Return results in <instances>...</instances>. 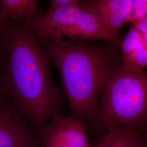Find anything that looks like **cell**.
<instances>
[{
	"mask_svg": "<svg viewBox=\"0 0 147 147\" xmlns=\"http://www.w3.org/2000/svg\"><path fill=\"white\" fill-rule=\"evenodd\" d=\"M99 121L106 126H124L144 131L147 125V74L122 64L110 69L100 94Z\"/></svg>",
	"mask_w": 147,
	"mask_h": 147,
	"instance_id": "3957f363",
	"label": "cell"
},
{
	"mask_svg": "<svg viewBox=\"0 0 147 147\" xmlns=\"http://www.w3.org/2000/svg\"><path fill=\"white\" fill-rule=\"evenodd\" d=\"M132 0H90L82 1L86 9L94 16L113 43L121 47L122 26L130 22Z\"/></svg>",
	"mask_w": 147,
	"mask_h": 147,
	"instance_id": "5b68a950",
	"label": "cell"
},
{
	"mask_svg": "<svg viewBox=\"0 0 147 147\" xmlns=\"http://www.w3.org/2000/svg\"><path fill=\"white\" fill-rule=\"evenodd\" d=\"M79 0H51L47 11H53L70 5H77L80 3Z\"/></svg>",
	"mask_w": 147,
	"mask_h": 147,
	"instance_id": "7c38bea8",
	"label": "cell"
},
{
	"mask_svg": "<svg viewBox=\"0 0 147 147\" xmlns=\"http://www.w3.org/2000/svg\"><path fill=\"white\" fill-rule=\"evenodd\" d=\"M22 25L39 39L53 42H88L104 40L113 42L94 16L86 11L82 1L43 14L38 13Z\"/></svg>",
	"mask_w": 147,
	"mask_h": 147,
	"instance_id": "277c9868",
	"label": "cell"
},
{
	"mask_svg": "<svg viewBox=\"0 0 147 147\" xmlns=\"http://www.w3.org/2000/svg\"><path fill=\"white\" fill-rule=\"evenodd\" d=\"M147 0H132L130 22L132 24L147 18Z\"/></svg>",
	"mask_w": 147,
	"mask_h": 147,
	"instance_id": "8fae6325",
	"label": "cell"
},
{
	"mask_svg": "<svg viewBox=\"0 0 147 147\" xmlns=\"http://www.w3.org/2000/svg\"><path fill=\"white\" fill-rule=\"evenodd\" d=\"M107 130L97 147H147L144 131L124 126H109Z\"/></svg>",
	"mask_w": 147,
	"mask_h": 147,
	"instance_id": "ba28073f",
	"label": "cell"
},
{
	"mask_svg": "<svg viewBox=\"0 0 147 147\" xmlns=\"http://www.w3.org/2000/svg\"><path fill=\"white\" fill-rule=\"evenodd\" d=\"M147 18H146L142 20H140L132 24L131 25L132 26L134 27L140 34H141L143 38L146 40L147 39Z\"/></svg>",
	"mask_w": 147,
	"mask_h": 147,
	"instance_id": "5bb4252c",
	"label": "cell"
},
{
	"mask_svg": "<svg viewBox=\"0 0 147 147\" xmlns=\"http://www.w3.org/2000/svg\"><path fill=\"white\" fill-rule=\"evenodd\" d=\"M40 133L44 147H90L82 121L73 117L53 118Z\"/></svg>",
	"mask_w": 147,
	"mask_h": 147,
	"instance_id": "8992f818",
	"label": "cell"
},
{
	"mask_svg": "<svg viewBox=\"0 0 147 147\" xmlns=\"http://www.w3.org/2000/svg\"><path fill=\"white\" fill-rule=\"evenodd\" d=\"M38 14L34 0H0V24L8 20H26Z\"/></svg>",
	"mask_w": 147,
	"mask_h": 147,
	"instance_id": "9c48e42d",
	"label": "cell"
},
{
	"mask_svg": "<svg viewBox=\"0 0 147 147\" xmlns=\"http://www.w3.org/2000/svg\"><path fill=\"white\" fill-rule=\"evenodd\" d=\"M6 54L2 71L8 96L24 119L38 129L62 116V92L50 69L47 48L21 21L8 20L0 24Z\"/></svg>",
	"mask_w": 147,
	"mask_h": 147,
	"instance_id": "6da1fadb",
	"label": "cell"
},
{
	"mask_svg": "<svg viewBox=\"0 0 147 147\" xmlns=\"http://www.w3.org/2000/svg\"><path fill=\"white\" fill-rule=\"evenodd\" d=\"M0 147H36L24 118L11 102L0 110Z\"/></svg>",
	"mask_w": 147,
	"mask_h": 147,
	"instance_id": "52a82bcc",
	"label": "cell"
},
{
	"mask_svg": "<svg viewBox=\"0 0 147 147\" xmlns=\"http://www.w3.org/2000/svg\"><path fill=\"white\" fill-rule=\"evenodd\" d=\"M11 102L5 90L2 71H0V110Z\"/></svg>",
	"mask_w": 147,
	"mask_h": 147,
	"instance_id": "4fadbf2b",
	"label": "cell"
},
{
	"mask_svg": "<svg viewBox=\"0 0 147 147\" xmlns=\"http://www.w3.org/2000/svg\"><path fill=\"white\" fill-rule=\"evenodd\" d=\"M144 42H147L142 34L131 27L121 43L122 65L127 68L137 53Z\"/></svg>",
	"mask_w": 147,
	"mask_h": 147,
	"instance_id": "30bf717a",
	"label": "cell"
},
{
	"mask_svg": "<svg viewBox=\"0 0 147 147\" xmlns=\"http://www.w3.org/2000/svg\"><path fill=\"white\" fill-rule=\"evenodd\" d=\"M6 60L5 49L3 45V39L0 30V71H2Z\"/></svg>",
	"mask_w": 147,
	"mask_h": 147,
	"instance_id": "9a60e30c",
	"label": "cell"
},
{
	"mask_svg": "<svg viewBox=\"0 0 147 147\" xmlns=\"http://www.w3.org/2000/svg\"><path fill=\"white\" fill-rule=\"evenodd\" d=\"M39 39L58 69L73 117L99 121L100 91L109 71L121 65L119 46L110 42L96 45Z\"/></svg>",
	"mask_w": 147,
	"mask_h": 147,
	"instance_id": "7a4b0ae2",
	"label": "cell"
}]
</instances>
